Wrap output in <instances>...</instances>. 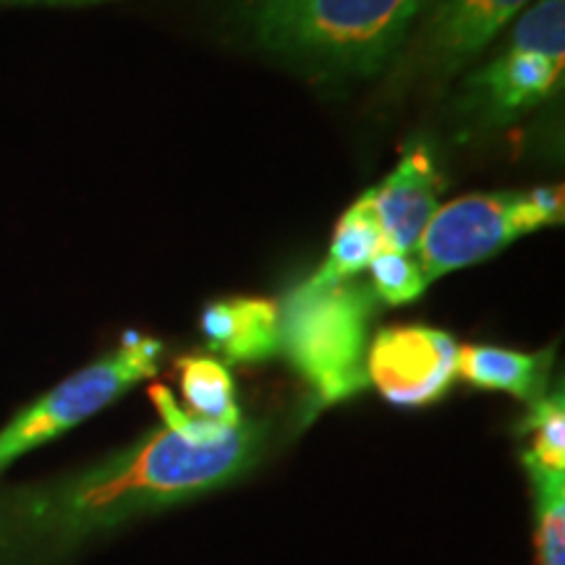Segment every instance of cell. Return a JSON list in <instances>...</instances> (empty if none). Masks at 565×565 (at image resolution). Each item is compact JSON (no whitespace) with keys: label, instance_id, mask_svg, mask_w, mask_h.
<instances>
[{"label":"cell","instance_id":"1","mask_svg":"<svg viewBox=\"0 0 565 565\" xmlns=\"http://www.w3.org/2000/svg\"><path fill=\"white\" fill-rule=\"evenodd\" d=\"M270 427L244 422L221 443L152 429L45 482L0 487V565H68L118 526L228 487L263 461Z\"/></svg>","mask_w":565,"mask_h":565},{"label":"cell","instance_id":"2","mask_svg":"<svg viewBox=\"0 0 565 565\" xmlns=\"http://www.w3.org/2000/svg\"><path fill=\"white\" fill-rule=\"evenodd\" d=\"M427 0H249L265 53L324 76H374L406 47Z\"/></svg>","mask_w":565,"mask_h":565},{"label":"cell","instance_id":"3","mask_svg":"<svg viewBox=\"0 0 565 565\" xmlns=\"http://www.w3.org/2000/svg\"><path fill=\"white\" fill-rule=\"evenodd\" d=\"M377 303L359 280H307L278 303V353L309 387L315 408L341 404L370 385L366 349Z\"/></svg>","mask_w":565,"mask_h":565},{"label":"cell","instance_id":"4","mask_svg":"<svg viewBox=\"0 0 565 565\" xmlns=\"http://www.w3.org/2000/svg\"><path fill=\"white\" fill-rule=\"evenodd\" d=\"M565 68V0H534L508 32L505 45L463 82L461 116L479 129H500L545 103Z\"/></svg>","mask_w":565,"mask_h":565},{"label":"cell","instance_id":"5","mask_svg":"<svg viewBox=\"0 0 565 565\" xmlns=\"http://www.w3.org/2000/svg\"><path fill=\"white\" fill-rule=\"evenodd\" d=\"M563 215V186L461 196L435 212L416 244V263L427 282H433L484 263L521 236L561 225Z\"/></svg>","mask_w":565,"mask_h":565},{"label":"cell","instance_id":"6","mask_svg":"<svg viewBox=\"0 0 565 565\" xmlns=\"http://www.w3.org/2000/svg\"><path fill=\"white\" fill-rule=\"evenodd\" d=\"M162 343L154 338L129 333L118 349L68 374L51 391L34 398L13 419L0 429V475L17 463L21 456L32 454L42 445L58 440L100 414L103 408L116 404L124 393H129L141 380L158 374Z\"/></svg>","mask_w":565,"mask_h":565},{"label":"cell","instance_id":"7","mask_svg":"<svg viewBox=\"0 0 565 565\" xmlns=\"http://www.w3.org/2000/svg\"><path fill=\"white\" fill-rule=\"evenodd\" d=\"M454 335L424 324L383 328L366 349V380L387 404L419 408L440 401L456 380Z\"/></svg>","mask_w":565,"mask_h":565},{"label":"cell","instance_id":"8","mask_svg":"<svg viewBox=\"0 0 565 565\" xmlns=\"http://www.w3.org/2000/svg\"><path fill=\"white\" fill-rule=\"evenodd\" d=\"M534 0H427L416 21V63L435 76H454L477 61Z\"/></svg>","mask_w":565,"mask_h":565},{"label":"cell","instance_id":"9","mask_svg":"<svg viewBox=\"0 0 565 565\" xmlns=\"http://www.w3.org/2000/svg\"><path fill=\"white\" fill-rule=\"evenodd\" d=\"M443 186L433 150L427 145H414L395 171L377 189H370L374 215L391 249L416 252L424 228L440 210Z\"/></svg>","mask_w":565,"mask_h":565},{"label":"cell","instance_id":"10","mask_svg":"<svg viewBox=\"0 0 565 565\" xmlns=\"http://www.w3.org/2000/svg\"><path fill=\"white\" fill-rule=\"evenodd\" d=\"M204 341L231 364L263 362L278 353V303L270 299H221L200 317Z\"/></svg>","mask_w":565,"mask_h":565},{"label":"cell","instance_id":"11","mask_svg":"<svg viewBox=\"0 0 565 565\" xmlns=\"http://www.w3.org/2000/svg\"><path fill=\"white\" fill-rule=\"evenodd\" d=\"M456 374L482 391L508 393L532 406L547 395L553 349L521 353L500 345H458Z\"/></svg>","mask_w":565,"mask_h":565},{"label":"cell","instance_id":"12","mask_svg":"<svg viewBox=\"0 0 565 565\" xmlns=\"http://www.w3.org/2000/svg\"><path fill=\"white\" fill-rule=\"evenodd\" d=\"M385 236L380 231L377 215H374L370 192L359 196L349 210L343 212L335 225L330 252L324 257L309 282L317 286H333V282L353 280L359 273L366 270L374 257L385 249Z\"/></svg>","mask_w":565,"mask_h":565},{"label":"cell","instance_id":"13","mask_svg":"<svg viewBox=\"0 0 565 565\" xmlns=\"http://www.w3.org/2000/svg\"><path fill=\"white\" fill-rule=\"evenodd\" d=\"M175 366H179L181 395L189 414L196 419L217 422L223 427L244 424L228 366L210 356H181Z\"/></svg>","mask_w":565,"mask_h":565},{"label":"cell","instance_id":"14","mask_svg":"<svg viewBox=\"0 0 565 565\" xmlns=\"http://www.w3.org/2000/svg\"><path fill=\"white\" fill-rule=\"evenodd\" d=\"M534 492L536 557L540 565H565V471L521 458Z\"/></svg>","mask_w":565,"mask_h":565},{"label":"cell","instance_id":"15","mask_svg":"<svg viewBox=\"0 0 565 565\" xmlns=\"http://www.w3.org/2000/svg\"><path fill=\"white\" fill-rule=\"evenodd\" d=\"M519 435L529 437V448L521 458H529L545 469L565 471V398L561 387L529 406Z\"/></svg>","mask_w":565,"mask_h":565},{"label":"cell","instance_id":"16","mask_svg":"<svg viewBox=\"0 0 565 565\" xmlns=\"http://www.w3.org/2000/svg\"><path fill=\"white\" fill-rule=\"evenodd\" d=\"M370 280L374 299L387 303V307L412 303L429 286L416 257H412V252H398L391 249V246H385L370 263Z\"/></svg>","mask_w":565,"mask_h":565},{"label":"cell","instance_id":"17","mask_svg":"<svg viewBox=\"0 0 565 565\" xmlns=\"http://www.w3.org/2000/svg\"><path fill=\"white\" fill-rule=\"evenodd\" d=\"M150 398L154 408L160 412L162 422H166V429H171L173 435L183 437L186 443H194V445L221 443L233 433V429H236V427H223V424L217 422L196 419V416L183 412V408H179V404H175L173 393L168 391L166 385H152ZM238 427H242V424H238Z\"/></svg>","mask_w":565,"mask_h":565},{"label":"cell","instance_id":"18","mask_svg":"<svg viewBox=\"0 0 565 565\" xmlns=\"http://www.w3.org/2000/svg\"><path fill=\"white\" fill-rule=\"evenodd\" d=\"M100 3H113V0H0V6H68V9Z\"/></svg>","mask_w":565,"mask_h":565}]
</instances>
